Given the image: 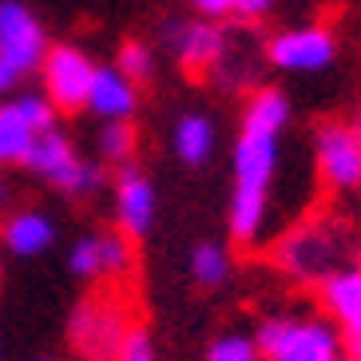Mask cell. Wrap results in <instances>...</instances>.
Here are the masks:
<instances>
[{
  "label": "cell",
  "mask_w": 361,
  "mask_h": 361,
  "mask_svg": "<svg viewBox=\"0 0 361 361\" xmlns=\"http://www.w3.org/2000/svg\"><path fill=\"white\" fill-rule=\"evenodd\" d=\"M207 361H262V353H258L255 338H246V334H223L207 350Z\"/></svg>",
  "instance_id": "19"
},
{
  "label": "cell",
  "mask_w": 361,
  "mask_h": 361,
  "mask_svg": "<svg viewBox=\"0 0 361 361\" xmlns=\"http://www.w3.org/2000/svg\"><path fill=\"white\" fill-rule=\"evenodd\" d=\"M40 68H44V96L52 99V107H60V111L87 107V92H92V80H96V64L87 60L84 48H75V44L48 48Z\"/></svg>",
  "instance_id": "5"
},
{
  "label": "cell",
  "mask_w": 361,
  "mask_h": 361,
  "mask_svg": "<svg viewBox=\"0 0 361 361\" xmlns=\"http://www.w3.org/2000/svg\"><path fill=\"white\" fill-rule=\"evenodd\" d=\"M8 202V183H4V175H0V207Z\"/></svg>",
  "instance_id": "29"
},
{
  "label": "cell",
  "mask_w": 361,
  "mask_h": 361,
  "mask_svg": "<svg viewBox=\"0 0 361 361\" xmlns=\"http://www.w3.org/2000/svg\"><path fill=\"white\" fill-rule=\"evenodd\" d=\"M12 107L20 111V119L36 131V135L52 131V123H56V107H52V99H48V96H36V92H28V96L12 99Z\"/></svg>",
  "instance_id": "20"
},
{
  "label": "cell",
  "mask_w": 361,
  "mask_h": 361,
  "mask_svg": "<svg viewBox=\"0 0 361 361\" xmlns=\"http://www.w3.org/2000/svg\"><path fill=\"white\" fill-rule=\"evenodd\" d=\"M0 243H4V250L16 255V258H36L56 243V226H52V219L40 214V211H20V214H8V219H4Z\"/></svg>",
  "instance_id": "13"
},
{
  "label": "cell",
  "mask_w": 361,
  "mask_h": 361,
  "mask_svg": "<svg viewBox=\"0 0 361 361\" xmlns=\"http://www.w3.org/2000/svg\"><path fill=\"white\" fill-rule=\"evenodd\" d=\"M175 56L187 72H207L226 56V36L211 20H191L175 28Z\"/></svg>",
  "instance_id": "11"
},
{
  "label": "cell",
  "mask_w": 361,
  "mask_h": 361,
  "mask_svg": "<svg viewBox=\"0 0 361 361\" xmlns=\"http://www.w3.org/2000/svg\"><path fill=\"white\" fill-rule=\"evenodd\" d=\"M16 84H20V72H16V68L0 56V96H4V92H12Z\"/></svg>",
  "instance_id": "27"
},
{
  "label": "cell",
  "mask_w": 361,
  "mask_h": 361,
  "mask_svg": "<svg viewBox=\"0 0 361 361\" xmlns=\"http://www.w3.org/2000/svg\"><path fill=\"white\" fill-rule=\"evenodd\" d=\"M28 167H32V175H40V179L56 183V187H68V179L75 175V167H80V159H75L72 143H68L60 131H44V135H36L32 151H28Z\"/></svg>",
  "instance_id": "14"
},
{
  "label": "cell",
  "mask_w": 361,
  "mask_h": 361,
  "mask_svg": "<svg viewBox=\"0 0 361 361\" xmlns=\"http://www.w3.org/2000/svg\"><path fill=\"white\" fill-rule=\"evenodd\" d=\"M322 302L341 334V353L361 361V262L341 266L322 282Z\"/></svg>",
  "instance_id": "6"
},
{
  "label": "cell",
  "mask_w": 361,
  "mask_h": 361,
  "mask_svg": "<svg viewBox=\"0 0 361 361\" xmlns=\"http://www.w3.org/2000/svg\"><path fill=\"white\" fill-rule=\"evenodd\" d=\"M99 183H104V175H99L96 163H80V167H75V175L68 179L64 191H72V195H92V191H99Z\"/></svg>",
  "instance_id": "25"
},
{
  "label": "cell",
  "mask_w": 361,
  "mask_h": 361,
  "mask_svg": "<svg viewBox=\"0 0 361 361\" xmlns=\"http://www.w3.org/2000/svg\"><path fill=\"white\" fill-rule=\"evenodd\" d=\"M131 266V246L123 234H99V274H123Z\"/></svg>",
  "instance_id": "22"
},
{
  "label": "cell",
  "mask_w": 361,
  "mask_h": 361,
  "mask_svg": "<svg viewBox=\"0 0 361 361\" xmlns=\"http://www.w3.org/2000/svg\"><path fill=\"white\" fill-rule=\"evenodd\" d=\"M290 123V99L278 87H258L243 111V131L234 143V191L231 234L234 243H258L270 207V183L278 171V139Z\"/></svg>",
  "instance_id": "1"
},
{
  "label": "cell",
  "mask_w": 361,
  "mask_h": 361,
  "mask_svg": "<svg viewBox=\"0 0 361 361\" xmlns=\"http://www.w3.org/2000/svg\"><path fill=\"white\" fill-rule=\"evenodd\" d=\"M238 0H195V8L207 12V16H223V12H234Z\"/></svg>",
  "instance_id": "26"
},
{
  "label": "cell",
  "mask_w": 361,
  "mask_h": 361,
  "mask_svg": "<svg viewBox=\"0 0 361 361\" xmlns=\"http://www.w3.org/2000/svg\"><path fill=\"white\" fill-rule=\"evenodd\" d=\"M0 56L20 75L40 68L44 56H48L40 20L24 8L20 0H0Z\"/></svg>",
  "instance_id": "7"
},
{
  "label": "cell",
  "mask_w": 361,
  "mask_h": 361,
  "mask_svg": "<svg viewBox=\"0 0 361 361\" xmlns=\"http://www.w3.org/2000/svg\"><path fill=\"white\" fill-rule=\"evenodd\" d=\"M116 72L123 75V80H131V84H143V80H151V72H155L151 48H147L143 40H128L123 48H119V56H116Z\"/></svg>",
  "instance_id": "18"
},
{
  "label": "cell",
  "mask_w": 361,
  "mask_h": 361,
  "mask_svg": "<svg viewBox=\"0 0 361 361\" xmlns=\"http://www.w3.org/2000/svg\"><path fill=\"white\" fill-rule=\"evenodd\" d=\"M99 151L111 163H128L135 155V131H131V123H104V131H99Z\"/></svg>",
  "instance_id": "21"
},
{
  "label": "cell",
  "mask_w": 361,
  "mask_h": 361,
  "mask_svg": "<svg viewBox=\"0 0 361 361\" xmlns=\"http://www.w3.org/2000/svg\"><path fill=\"white\" fill-rule=\"evenodd\" d=\"M338 56V40L326 28H290L270 40V64L282 72H322L334 64Z\"/></svg>",
  "instance_id": "9"
},
{
  "label": "cell",
  "mask_w": 361,
  "mask_h": 361,
  "mask_svg": "<svg viewBox=\"0 0 361 361\" xmlns=\"http://www.w3.org/2000/svg\"><path fill=\"white\" fill-rule=\"evenodd\" d=\"M171 139H175L179 159L199 167V163L211 159V151H214V123L207 116H183L179 123H175V135Z\"/></svg>",
  "instance_id": "15"
},
{
  "label": "cell",
  "mask_w": 361,
  "mask_h": 361,
  "mask_svg": "<svg viewBox=\"0 0 361 361\" xmlns=\"http://www.w3.org/2000/svg\"><path fill=\"white\" fill-rule=\"evenodd\" d=\"M72 338L80 341V350L92 361H116L119 345L128 338V322L119 314V306H107V302H84L72 318Z\"/></svg>",
  "instance_id": "8"
},
{
  "label": "cell",
  "mask_w": 361,
  "mask_h": 361,
  "mask_svg": "<svg viewBox=\"0 0 361 361\" xmlns=\"http://www.w3.org/2000/svg\"><path fill=\"white\" fill-rule=\"evenodd\" d=\"M350 234L338 223H310L290 231L278 243L274 258L282 266V274L298 278V282H326L329 274H338L341 266H350Z\"/></svg>",
  "instance_id": "2"
},
{
  "label": "cell",
  "mask_w": 361,
  "mask_h": 361,
  "mask_svg": "<svg viewBox=\"0 0 361 361\" xmlns=\"http://www.w3.org/2000/svg\"><path fill=\"white\" fill-rule=\"evenodd\" d=\"M318 175L329 191H361V119L357 123H322L314 139Z\"/></svg>",
  "instance_id": "4"
},
{
  "label": "cell",
  "mask_w": 361,
  "mask_h": 361,
  "mask_svg": "<svg viewBox=\"0 0 361 361\" xmlns=\"http://www.w3.org/2000/svg\"><path fill=\"white\" fill-rule=\"evenodd\" d=\"M338 361H353V357H350V353H341V357H338Z\"/></svg>",
  "instance_id": "30"
},
{
  "label": "cell",
  "mask_w": 361,
  "mask_h": 361,
  "mask_svg": "<svg viewBox=\"0 0 361 361\" xmlns=\"http://www.w3.org/2000/svg\"><path fill=\"white\" fill-rule=\"evenodd\" d=\"M116 219L128 238H143L155 223V187L135 167H123L116 183Z\"/></svg>",
  "instance_id": "10"
},
{
  "label": "cell",
  "mask_w": 361,
  "mask_h": 361,
  "mask_svg": "<svg viewBox=\"0 0 361 361\" xmlns=\"http://www.w3.org/2000/svg\"><path fill=\"white\" fill-rule=\"evenodd\" d=\"M274 8V0H238L234 12H243V16H262V12Z\"/></svg>",
  "instance_id": "28"
},
{
  "label": "cell",
  "mask_w": 361,
  "mask_h": 361,
  "mask_svg": "<svg viewBox=\"0 0 361 361\" xmlns=\"http://www.w3.org/2000/svg\"><path fill=\"white\" fill-rule=\"evenodd\" d=\"M36 143V131L20 119L12 104H0V163H24Z\"/></svg>",
  "instance_id": "16"
},
{
  "label": "cell",
  "mask_w": 361,
  "mask_h": 361,
  "mask_svg": "<svg viewBox=\"0 0 361 361\" xmlns=\"http://www.w3.org/2000/svg\"><path fill=\"white\" fill-rule=\"evenodd\" d=\"M68 266H72L80 278L99 274V234H87V238H80V243L72 246V255H68Z\"/></svg>",
  "instance_id": "23"
},
{
  "label": "cell",
  "mask_w": 361,
  "mask_h": 361,
  "mask_svg": "<svg viewBox=\"0 0 361 361\" xmlns=\"http://www.w3.org/2000/svg\"><path fill=\"white\" fill-rule=\"evenodd\" d=\"M139 92L131 80L116 72V68H96V80H92V92H87V107L96 111L107 123H128L135 116Z\"/></svg>",
  "instance_id": "12"
},
{
  "label": "cell",
  "mask_w": 361,
  "mask_h": 361,
  "mask_svg": "<svg viewBox=\"0 0 361 361\" xmlns=\"http://www.w3.org/2000/svg\"><path fill=\"white\" fill-rule=\"evenodd\" d=\"M32 361H52V357H32Z\"/></svg>",
  "instance_id": "31"
},
{
  "label": "cell",
  "mask_w": 361,
  "mask_h": 361,
  "mask_svg": "<svg viewBox=\"0 0 361 361\" xmlns=\"http://www.w3.org/2000/svg\"><path fill=\"white\" fill-rule=\"evenodd\" d=\"M262 361H338L341 334L322 318H266L258 326Z\"/></svg>",
  "instance_id": "3"
},
{
  "label": "cell",
  "mask_w": 361,
  "mask_h": 361,
  "mask_svg": "<svg viewBox=\"0 0 361 361\" xmlns=\"http://www.w3.org/2000/svg\"><path fill=\"white\" fill-rule=\"evenodd\" d=\"M191 278L199 286H223L231 278V255L219 243H199L191 250Z\"/></svg>",
  "instance_id": "17"
},
{
  "label": "cell",
  "mask_w": 361,
  "mask_h": 361,
  "mask_svg": "<svg viewBox=\"0 0 361 361\" xmlns=\"http://www.w3.org/2000/svg\"><path fill=\"white\" fill-rule=\"evenodd\" d=\"M116 361H155V350H151V338L143 329H128V338L119 345Z\"/></svg>",
  "instance_id": "24"
}]
</instances>
